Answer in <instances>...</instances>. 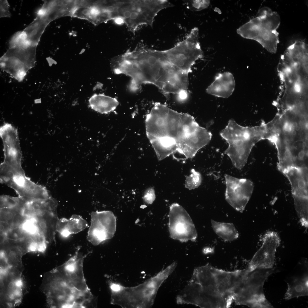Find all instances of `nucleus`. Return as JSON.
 Returning a JSON list of instances; mask_svg holds the SVG:
<instances>
[{
  "mask_svg": "<svg viewBox=\"0 0 308 308\" xmlns=\"http://www.w3.org/2000/svg\"><path fill=\"white\" fill-rule=\"evenodd\" d=\"M145 125L147 137L159 161L176 152L192 158L212 137L192 116L160 102L155 103L147 115Z\"/></svg>",
  "mask_w": 308,
  "mask_h": 308,
  "instance_id": "1",
  "label": "nucleus"
},
{
  "mask_svg": "<svg viewBox=\"0 0 308 308\" xmlns=\"http://www.w3.org/2000/svg\"><path fill=\"white\" fill-rule=\"evenodd\" d=\"M111 66L115 74L130 78L127 88L132 92L139 90L143 84H152L169 100L171 94H179L189 83L188 74L171 64L165 50L151 49L141 44L114 57Z\"/></svg>",
  "mask_w": 308,
  "mask_h": 308,
  "instance_id": "2",
  "label": "nucleus"
},
{
  "mask_svg": "<svg viewBox=\"0 0 308 308\" xmlns=\"http://www.w3.org/2000/svg\"><path fill=\"white\" fill-rule=\"evenodd\" d=\"M78 247L64 264L47 273L42 288L51 308H86L94 296L86 283L83 270L84 259Z\"/></svg>",
  "mask_w": 308,
  "mask_h": 308,
  "instance_id": "3",
  "label": "nucleus"
},
{
  "mask_svg": "<svg viewBox=\"0 0 308 308\" xmlns=\"http://www.w3.org/2000/svg\"><path fill=\"white\" fill-rule=\"evenodd\" d=\"M268 139L277 150L292 156L308 151V118L295 113L283 114L274 119L269 127Z\"/></svg>",
  "mask_w": 308,
  "mask_h": 308,
  "instance_id": "4",
  "label": "nucleus"
},
{
  "mask_svg": "<svg viewBox=\"0 0 308 308\" xmlns=\"http://www.w3.org/2000/svg\"><path fill=\"white\" fill-rule=\"evenodd\" d=\"M165 7L162 0H114L107 1L106 9L108 20L125 24L134 34L143 25L152 27L155 17Z\"/></svg>",
  "mask_w": 308,
  "mask_h": 308,
  "instance_id": "5",
  "label": "nucleus"
},
{
  "mask_svg": "<svg viewBox=\"0 0 308 308\" xmlns=\"http://www.w3.org/2000/svg\"><path fill=\"white\" fill-rule=\"evenodd\" d=\"M220 135L228 144L224 153L230 158L234 166L238 170L247 163L253 147L260 141L266 139V124L253 127H244L233 119H230Z\"/></svg>",
  "mask_w": 308,
  "mask_h": 308,
  "instance_id": "6",
  "label": "nucleus"
},
{
  "mask_svg": "<svg viewBox=\"0 0 308 308\" xmlns=\"http://www.w3.org/2000/svg\"><path fill=\"white\" fill-rule=\"evenodd\" d=\"M169 276L163 269L140 284L130 287L113 282L110 286L111 303L123 308L151 307L159 288Z\"/></svg>",
  "mask_w": 308,
  "mask_h": 308,
  "instance_id": "7",
  "label": "nucleus"
},
{
  "mask_svg": "<svg viewBox=\"0 0 308 308\" xmlns=\"http://www.w3.org/2000/svg\"><path fill=\"white\" fill-rule=\"evenodd\" d=\"M280 23L278 14L268 7L260 9L257 16L237 30L242 37L254 40L269 52L275 53L279 42L277 29Z\"/></svg>",
  "mask_w": 308,
  "mask_h": 308,
  "instance_id": "8",
  "label": "nucleus"
},
{
  "mask_svg": "<svg viewBox=\"0 0 308 308\" xmlns=\"http://www.w3.org/2000/svg\"><path fill=\"white\" fill-rule=\"evenodd\" d=\"M275 268H256L248 271L243 269L242 279L234 298L238 305L252 308H272L265 297L263 287L268 277L274 272Z\"/></svg>",
  "mask_w": 308,
  "mask_h": 308,
  "instance_id": "9",
  "label": "nucleus"
},
{
  "mask_svg": "<svg viewBox=\"0 0 308 308\" xmlns=\"http://www.w3.org/2000/svg\"><path fill=\"white\" fill-rule=\"evenodd\" d=\"M169 216V230L172 238L182 242L196 240L197 233L194 225L182 206L177 203L173 204Z\"/></svg>",
  "mask_w": 308,
  "mask_h": 308,
  "instance_id": "10",
  "label": "nucleus"
},
{
  "mask_svg": "<svg viewBox=\"0 0 308 308\" xmlns=\"http://www.w3.org/2000/svg\"><path fill=\"white\" fill-rule=\"evenodd\" d=\"M224 177L226 200L236 210L242 212L252 195L253 183L249 179H238L227 174Z\"/></svg>",
  "mask_w": 308,
  "mask_h": 308,
  "instance_id": "11",
  "label": "nucleus"
},
{
  "mask_svg": "<svg viewBox=\"0 0 308 308\" xmlns=\"http://www.w3.org/2000/svg\"><path fill=\"white\" fill-rule=\"evenodd\" d=\"M91 222L87 236L88 241L96 246L112 238L114 234L116 220L110 211H93L90 214Z\"/></svg>",
  "mask_w": 308,
  "mask_h": 308,
  "instance_id": "12",
  "label": "nucleus"
},
{
  "mask_svg": "<svg viewBox=\"0 0 308 308\" xmlns=\"http://www.w3.org/2000/svg\"><path fill=\"white\" fill-rule=\"evenodd\" d=\"M177 304H191L201 308H225L222 300L210 297L204 293L200 285L190 280L176 298Z\"/></svg>",
  "mask_w": 308,
  "mask_h": 308,
  "instance_id": "13",
  "label": "nucleus"
},
{
  "mask_svg": "<svg viewBox=\"0 0 308 308\" xmlns=\"http://www.w3.org/2000/svg\"><path fill=\"white\" fill-rule=\"evenodd\" d=\"M279 237L275 232L266 234L261 247L255 253L246 268L248 271L256 268H271L275 262V255L280 244Z\"/></svg>",
  "mask_w": 308,
  "mask_h": 308,
  "instance_id": "14",
  "label": "nucleus"
},
{
  "mask_svg": "<svg viewBox=\"0 0 308 308\" xmlns=\"http://www.w3.org/2000/svg\"><path fill=\"white\" fill-rule=\"evenodd\" d=\"M0 136L4 146V159L1 163L6 166H21L22 153L17 129L5 123L0 128Z\"/></svg>",
  "mask_w": 308,
  "mask_h": 308,
  "instance_id": "15",
  "label": "nucleus"
},
{
  "mask_svg": "<svg viewBox=\"0 0 308 308\" xmlns=\"http://www.w3.org/2000/svg\"><path fill=\"white\" fill-rule=\"evenodd\" d=\"M219 293L230 307L242 277L243 270L227 271L211 266Z\"/></svg>",
  "mask_w": 308,
  "mask_h": 308,
  "instance_id": "16",
  "label": "nucleus"
},
{
  "mask_svg": "<svg viewBox=\"0 0 308 308\" xmlns=\"http://www.w3.org/2000/svg\"><path fill=\"white\" fill-rule=\"evenodd\" d=\"M211 268V266L208 264L196 268L194 270L190 280L198 283L202 291L206 295L224 298L218 290Z\"/></svg>",
  "mask_w": 308,
  "mask_h": 308,
  "instance_id": "17",
  "label": "nucleus"
},
{
  "mask_svg": "<svg viewBox=\"0 0 308 308\" xmlns=\"http://www.w3.org/2000/svg\"><path fill=\"white\" fill-rule=\"evenodd\" d=\"M282 173L290 182L293 196L308 197V167H291Z\"/></svg>",
  "mask_w": 308,
  "mask_h": 308,
  "instance_id": "18",
  "label": "nucleus"
},
{
  "mask_svg": "<svg viewBox=\"0 0 308 308\" xmlns=\"http://www.w3.org/2000/svg\"><path fill=\"white\" fill-rule=\"evenodd\" d=\"M57 208H54L46 210L31 218L35 220L47 243L55 241L56 225L59 219Z\"/></svg>",
  "mask_w": 308,
  "mask_h": 308,
  "instance_id": "19",
  "label": "nucleus"
},
{
  "mask_svg": "<svg viewBox=\"0 0 308 308\" xmlns=\"http://www.w3.org/2000/svg\"><path fill=\"white\" fill-rule=\"evenodd\" d=\"M235 87L233 75L231 72H226L217 74L213 82L206 88V91L212 95L226 98L232 94Z\"/></svg>",
  "mask_w": 308,
  "mask_h": 308,
  "instance_id": "20",
  "label": "nucleus"
},
{
  "mask_svg": "<svg viewBox=\"0 0 308 308\" xmlns=\"http://www.w3.org/2000/svg\"><path fill=\"white\" fill-rule=\"evenodd\" d=\"M87 221L81 216L73 214L69 218H59L57 224L56 231L64 238L71 234L78 233L88 227Z\"/></svg>",
  "mask_w": 308,
  "mask_h": 308,
  "instance_id": "21",
  "label": "nucleus"
},
{
  "mask_svg": "<svg viewBox=\"0 0 308 308\" xmlns=\"http://www.w3.org/2000/svg\"><path fill=\"white\" fill-rule=\"evenodd\" d=\"M89 106L93 110L102 114H108L113 111L119 105L115 98L103 94H95L88 100Z\"/></svg>",
  "mask_w": 308,
  "mask_h": 308,
  "instance_id": "22",
  "label": "nucleus"
},
{
  "mask_svg": "<svg viewBox=\"0 0 308 308\" xmlns=\"http://www.w3.org/2000/svg\"><path fill=\"white\" fill-rule=\"evenodd\" d=\"M307 273L292 277L287 283L288 288L285 295L286 299L308 295Z\"/></svg>",
  "mask_w": 308,
  "mask_h": 308,
  "instance_id": "23",
  "label": "nucleus"
},
{
  "mask_svg": "<svg viewBox=\"0 0 308 308\" xmlns=\"http://www.w3.org/2000/svg\"><path fill=\"white\" fill-rule=\"evenodd\" d=\"M212 226L216 234L225 241L231 242L237 239L238 232L232 223L220 222L211 220Z\"/></svg>",
  "mask_w": 308,
  "mask_h": 308,
  "instance_id": "24",
  "label": "nucleus"
},
{
  "mask_svg": "<svg viewBox=\"0 0 308 308\" xmlns=\"http://www.w3.org/2000/svg\"><path fill=\"white\" fill-rule=\"evenodd\" d=\"M295 206L301 225L308 226V197L293 196Z\"/></svg>",
  "mask_w": 308,
  "mask_h": 308,
  "instance_id": "25",
  "label": "nucleus"
},
{
  "mask_svg": "<svg viewBox=\"0 0 308 308\" xmlns=\"http://www.w3.org/2000/svg\"><path fill=\"white\" fill-rule=\"evenodd\" d=\"M25 202L23 199L19 204L14 207L0 209V222H7L10 225L14 216L22 210Z\"/></svg>",
  "mask_w": 308,
  "mask_h": 308,
  "instance_id": "26",
  "label": "nucleus"
},
{
  "mask_svg": "<svg viewBox=\"0 0 308 308\" xmlns=\"http://www.w3.org/2000/svg\"><path fill=\"white\" fill-rule=\"evenodd\" d=\"M0 235H3L5 239L14 241L21 240L31 236L21 226L10 229L5 234Z\"/></svg>",
  "mask_w": 308,
  "mask_h": 308,
  "instance_id": "27",
  "label": "nucleus"
},
{
  "mask_svg": "<svg viewBox=\"0 0 308 308\" xmlns=\"http://www.w3.org/2000/svg\"><path fill=\"white\" fill-rule=\"evenodd\" d=\"M202 180V176L201 174L193 170L191 174L186 178L185 187L189 190L194 189L198 187L201 185Z\"/></svg>",
  "mask_w": 308,
  "mask_h": 308,
  "instance_id": "28",
  "label": "nucleus"
},
{
  "mask_svg": "<svg viewBox=\"0 0 308 308\" xmlns=\"http://www.w3.org/2000/svg\"><path fill=\"white\" fill-rule=\"evenodd\" d=\"M187 8L192 11L201 10L207 8L210 4L209 0H186L184 1Z\"/></svg>",
  "mask_w": 308,
  "mask_h": 308,
  "instance_id": "29",
  "label": "nucleus"
},
{
  "mask_svg": "<svg viewBox=\"0 0 308 308\" xmlns=\"http://www.w3.org/2000/svg\"><path fill=\"white\" fill-rule=\"evenodd\" d=\"M23 200L19 196L14 197L1 195L0 196V209L14 207L19 204Z\"/></svg>",
  "mask_w": 308,
  "mask_h": 308,
  "instance_id": "30",
  "label": "nucleus"
},
{
  "mask_svg": "<svg viewBox=\"0 0 308 308\" xmlns=\"http://www.w3.org/2000/svg\"><path fill=\"white\" fill-rule=\"evenodd\" d=\"M21 226L30 235L42 234L36 221L33 218H28Z\"/></svg>",
  "mask_w": 308,
  "mask_h": 308,
  "instance_id": "31",
  "label": "nucleus"
},
{
  "mask_svg": "<svg viewBox=\"0 0 308 308\" xmlns=\"http://www.w3.org/2000/svg\"><path fill=\"white\" fill-rule=\"evenodd\" d=\"M23 208L14 216L10 224V229L21 226L29 218L23 212Z\"/></svg>",
  "mask_w": 308,
  "mask_h": 308,
  "instance_id": "32",
  "label": "nucleus"
},
{
  "mask_svg": "<svg viewBox=\"0 0 308 308\" xmlns=\"http://www.w3.org/2000/svg\"><path fill=\"white\" fill-rule=\"evenodd\" d=\"M155 198V191L153 187L149 188L145 190L143 196V199L146 203L149 204H151Z\"/></svg>",
  "mask_w": 308,
  "mask_h": 308,
  "instance_id": "33",
  "label": "nucleus"
},
{
  "mask_svg": "<svg viewBox=\"0 0 308 308\" xmlns=\"http://www.w3.org/2000/svg\"><path fill=\"white\" fill-rule=\"evenodd\" d=\"M0 3V17L10 16V13L8 10V4L7 1H1Z\"/></svg>",
  "mask_w": 308,
  "mask_h": 308,
  "instance_id": "34",
  "label": "nucleus"
},
{
  "mask_svg": "<svg viewBox=\"0 0 308 308\" xmlns=\"http://www.w3.org/2000/svg\"><path fill=\"white\" fill-rule=\"evenodd\" d=\"M10 229V225L9 223L0 222V234H5Z\"/></svg>",
  "mask_w": 308,
  "mask_h": 308,
  "instance_id": "35",
  "label": "nucleus"
}]
</instances>
